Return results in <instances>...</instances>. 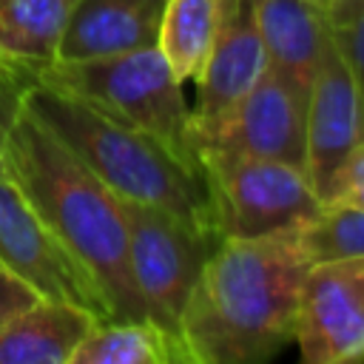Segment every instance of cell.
<instances>
[{
    "mask_svg": "<svg viewBox=\"0 0 364 364\" xmlns=\"http://www.w3.org/2000/svg\"><path fill=\"white\" fill-rule=\"evenodd\" d=\"M310 256L299 225L256 239H219L188 296L179 336L191 364H264L296 338Z\"/></svg>",
    "mask_w": 364,
    "mask_h": 364,
    "instance_id": "6da1fadb",
    "label": "cell"
},
{
    "mask_svg": "<svg viewBox=\"0 0 364 364\" xmlns=\"http://www.w3.org/2000/svg\"><path fill=\"white\" fill-rule=\"evenodd\" d=\"M3 173L94 282L108 318H148L131 273L122 199L23 105L3 128Z\"/></svg>",
    "mask_w": 364,
    "mask_h": 364,
    "instance_id": "7a4b0ae2",
    "label": "cell"
},
{
    "mask_svg": "<svg viewBox=\"0 0 364 364\" xmlns=\"http://www.w3.org/2000/svg\"><path fill=\"white\" fill-rule=\"evenodd\" d=\"M20 105L119 199L162 208L216 242L199 165L171 151L154 134L43 82H28Z\"/></svg>",
    "mask_w": 364,
    "mask_h": 364,
    "instance_id": "3957f363",
    "label": "cell"
},
{
    "mask_svg": "<svg viewBox=\"0 0 364 364\" xmlns=\"http://www.w3.org/2000/svg\"><path fill=\"white\" fill-rule=\"evenodd\" d=\"M34 82L80 97L131 122L199 165L191 145V105L185 102L182 82L173 77L159 46L100 60L51 63L34 77Z\"/></svg>",
    "mask_w": 364,
    "mask_h": 364,
    "instance_id": "277c9868",
    "label": "cell"
},
{
    "mask_svg": "<svg viewBox=\"0 0 364 364\" xmlns=\"http://www.w3.org/2000/svg\"><path fill=\"white\" fill-rule=\"evenodd\" d=\"M199 168L208 185L216 242L282 233L321 208L307 173L287 162L210 154L199 156Z\"/></svg>",
    "mask_w": 364,
    "mask_h": 364,
    "instance_id": "5b68a950",
    "label": "cell"
},
{
    "mask_svg": "<svg viewBox=\"0 0 364 364\" xmlns=\"http://www.w3.org/2000/svg\"><path fill=\"white\" fill-rule=\"evenodd\" d=\"M122 213L128 228L131 273L145 304V316L182 341V310L216 242L185 219L145 202L122 199Z\"/></svg>",
    "mask_w": 364,
    "mask_h": 364,
    "instance_id": "8992f818",
    "label": "cell"
},
{
    "mask_svg": "<svg viewBox=\"0 0 364 364\" xmlns=\"http://www.w3.org/2000/svg\"><path fill=\"white\" fill-rule=\"evenodd\" d=\"M304 111L307 88L270 65L239 102L193 134V154L273 159L304 171Z\"/></svg>",
    "mask_w": 364,
    "mask_h": 364,
    "instance_id": "52a82bcc",
    "label": "cell"
},
{
    "mask_svg": "<svg viewBox=\"0 0 364 364\" xmlns=\"http://www.w3.org/2000/svg\"><path fill=\"white\" fill-rule=\"evenodd\" d=\"M293 344L304 364L364 361V256L310 264Z\"/></svg>",
    "mask_w": 364,
    "mask_h": 364,
    "instance_id": "ba28073f",
    "label": "cell"
},
{
    "mask_svg": "<svg viewBox=\"0 0 364 364\" xmlns=\"http://www.w3.org/2000/svg\"><path fill=\"white\" fill-rule=\"evenodd\" d=\"M0 259L37 296L80 304L100 321H108V307L94 282L6 173H0Z\"/></svg>",
    "mask_w": 364,
    "mask_h": 364,
    "instance_id": "9c48e42d",
    "label": "cell"
},
{
    "mask_svg": "<svg viewBox=\"0 0 364 364\" xmlns=\"http://www.w3.org/2000/svg\"><path fill=\"white\" fill-rule=\"evenodd\" d=\"M364 142V97L333 37L316 63L304 111V173L324 199L341 162Z\"/></svg>",
    "mask_w": 364,
    "mask_h": 364,
    "instance_id": "30bf717a",
    "label": "cell"
},
{
    "mask_svg": "<svg viewBox=\"0 0 364 364\" xmlns=\"http://www.w3.org/2000/svg\"><path fill=\"white\" fill-rule=\"evenodd\" d=\"M270 68V54L259 31L250 0H230L216 43L193 80L196 102L191 108V145L193 134L219 119L233 102H239L259 77Z\"/></svg>",
    "mask_w": 364,
    "mask_h": 364,
    "instance_id": "8fae6325",
    "label": "cell"
},
{
    "mask_svg": "<svg viewBox=\"0 0 364 364\" xmlns=\"http://www.w3.org/2000/svg\"><path fill=\"white\" fill-rule=\"evenodd\" d=\"M165 0H77L57 60L80 63L156 46Z\"/></svg>",
    "mask_w": 364,
    "mask_h": 364,
    "instance_id": "7c38bea8",
    "label": "cell"
},
{
    "mask_svg": "<svg viewBox=\"0 0 364 364\" xmlns=\"http://www.w3.org/2000/svg\"><path fill=\"white\" fill-rule=\"evenodd\" d=\"M100 318L71 301L37 299L0 324V364H71Z\"/></svg>",
    "mask_w": 364,
    "mask_h": 364,
    "instance_id": "4fadbf2b",
    "label": "cell"
},
{
    "mask_svg": "<svg viewBox=\"0 0 364 364\" xmlns=\"http://www.w3.org/2000/svg\"><path fill=\"white\" fill-rule=\"evenodd\" d=\"M270 65L304 88L330 43V28L307 0H250Z\"/></svg>",
    "mask_w": 364,
    "mask_h": 364,
    "instance_id": "5bb4252c",
    "label": "cell"
},
{
    "mask_svg": "<svg viewBox=\"0 0 364 364\" xmlns=\"http://www.w3.org/2000/svg\"><path fill=\"white\" fill-rule=\"evenodd\" d=\"M77 0H0V60L31 80L57 60Z\"/></svg>",
    "mask_w": 364,
    "mask_h": 364,
    "instance_id": "9a60e30c",
    "label": "cell"
},
{
    "mask_svg": "<svg viewBox=\"0 0 364 364\" xmlns=\"http://www.w3.org/2000/svg\"><path fill=\"white\" fill-rule=\"evenodd\" d=\"M71 364H191V358L182 341L151 318H108L88 330Z\"/></svg>",
    "mask_w": 364,
    "mask_h": 364,
    "instance_id": "2e32d148",
    "label": "cell"
},
{
    "mask_svg": "<svg viewBox=\"0 0 364 364\" xmlns=\"http://www.w3.org/2000/svg\"><path fill=\"white\" fill-rule=\"evenodd\" d=\"M230 0H165L159 23V51L173 77L193 82L216 43Z\"/></svg>",
    "mask_w": 364,
    "mask_h": 364,
    "instance_id": "e0dca14e",
    "label": "cell"
},
{
    "mask_svg": "<svg viewBox=\"0 0 364 364\" xmlns=\"http://www.w3.org/2000/svg\"><path fill=\"white\" fill-rule=\"evenodd\" d=\"M299 239L313 264L364 256V208L327 202L299 225Z\"/></svg>",
    "mask_w": 364,
    "mask_h": 364,
    "instance_id": "ac0fdd59",
    "label": "cell"
},
{
    "mask_svg": "<svg viewBox=\"0 0 364 364\" xmlns=\"http://www.w3.org/2000/svg\"><path fill=\"white\" fill-rule=\"evenodd\" d=\"M327 202L364 208V142L358 148H353V154L336 171L321 205H327Z\"/></svg>",
    "mask_w": 364,
    "mask_h": 364,
    "instance_id": "d6986e66",
    "label": "cell"
},
{
    "mask_svg": "<svg viewBox=\"0 0 364 364\" xmlns=\"http://www.w3.org/2000/svg\"><path fill=\"white\" fill-rule=\"evenodd\" d=\"M330 37H333L338 54L344 57V63L350 65V71L361 88V97H364V11L353 23L330 31Z\"/></svg>",
    "mask_w": 364,
    "mask_h": 364,
    "instance_id": "ffe728a7",
    "label": "cell"
},
{
    "mask_svg": "<svg viewBox=\"0 0 364 364\" xmlns=\"http://www.w3.org/2000/svg\"><path fill=\"white\" fill-rule=\"evenodd\" d=\"M37 299V290L31 284H26L3 259H0V324L9 321L14 313H20L23 307L34 304Z\"/></svg>",
    "mask_w": 364,
    "mask_h": 364,
    "instance_id": "44dd1931",
    "label": "cell"
},
{
    "mask_svg": "<svg viewBox=\"0 0 364 364\" xmlns=\"http://www.w3.org/2000/svg\"><path fill=\"white\" fill-rule=\"evenodd\" d=\"M307 3L321 14L330 31L353 23L364 11V0H307Z\"/></svg>",
    "mask_w": 364,
    "mask_h": 364,
    "instance_id": "7402d4cb",
    "label": "cell"
},
{
    "mask_svg": "<svg viewBox=\"0 0 364 364\" xmlns=\"http://www.w3.org/2000/svg\"><path fill=\"white\" fill-rule=\"evenodd\" d=\"M23 91H26L23 82H11V80L0 77V173H3V128L14 117V111L20 108Z\"/></svg>",
    "mask_w": 364,
    "mask_h": 364,
    "instance_id": "603a6c76",
    "label": "cell"
},
{
    "mask_svg": "<svg viewBox=\"0 0 364 364\" xmlns=\"http://www.w3.org/2000/svg\"><path fill=\"white\" fill-rule=\"evenodd\" d=\"M0 77L3 80H11V82H23V85H28V82H34L28 74H23V71H17L14 65H9V63H3L0 60Z\"/></svg>",
    "mask_w": 364,
    "mask_h": 364,
    "instance_id": "cb8c5ba5",
    "label": "cell"
}]
</instances>
